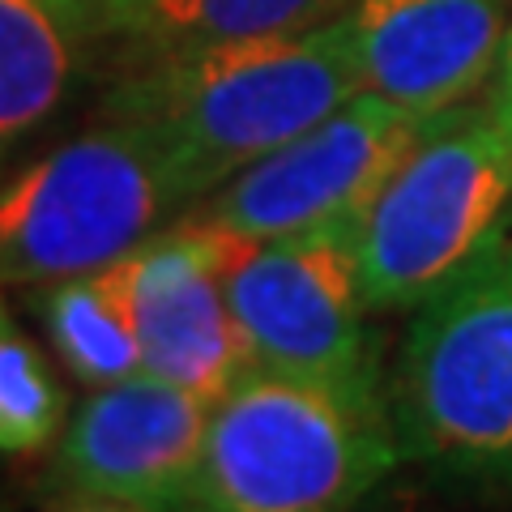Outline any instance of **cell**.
Listing matches in <instances>:
<instances>
[{
  "instance_id": "5b68a950",
  "label": "cell",
  "mask_w": 512,
  "mask_h": 512,
  "mask_svg": "<svg viewBox=\"0 0 512 512\" xmlns=\"http://www.w3.org/2000/svg\"><path fill=\"white\" fill-rule=\"evenodd\" d=\"M512 201V133L483 103L431 116L363 210L372 312L414 308Z\"/></svg>"
},
{
  "instance_id": "52a82bcc",
  "label": "cell",
  "mask_w": 512,
  "mask_h": 512,
  "mask_svg": "<svg viewBox=\"0 0 512 512\" xmlns=\"http://www.w3.org/2000/svg\"><path fill=\"white\" fill-rule=\"evenodd\" d=\"M427 120L376 90H359L333 116L235 171L188 214L248 244L363 214Z\"/></svg>"
},
{
  "instance_id": "277c9868",
  "label": "cell",
  "mask_w": 512,
  "mask_h": 512,
  "mask_svg": "<svg viewBox=\"0 0 512 512\" xmlns=\"http://www.w3.org/2000/svg\"><path fill=\"white\" fill-rule=\"evenodd\" d=\"M197 201L154 124L99 111L0 184V291L107 269Z\"/></svg>"
},
{
  "instance_id": "3957f363",
  "label": "cell",
  "mask_w": 512,
  "mask_h": 512,
  "mask_svg": "<svg viewBox=\"0 0 512 512\" xmlns=\"http://www.w3.org/2000/svg\"><path fill=\"white\" fill-rule=\"evenodd\" d=\"M389 410L402 461L512 487V201L414 303Z\"/></svg>"
},
{
  "instance_id": "6da1fadb",
  "label": "cell",
  "mask_w": 512,
  "mask_h": 512,
  "mask_svg": "<svg viewBox=\"0 0 512 512\" xmlns=\"http://www.w3.org/2000/svg\"><path fill=\"white\" fill-rule=\"evenodd\" d=\"M402 466L384 372L308 376L244 367L214 402L184 508H350Z\"/></svg>"
},
{
  "instance_id": "9c48e42d",
  "label": "cell",
  "mask_w": 512,
  "mask_h": 512,
  "mask_svg": "<svg viewBox=\"0 0 512 512\" xmlns=\"http://www.w3.org/2000/svg\"><path fill=\"white\" fill-rule=\"evenodd\" d=\"M244 248L248 239L184 214L99 269L137 333L141 372L210 402L239 380L248 355L231 316L227 269Z\"/></svg>"
},
{
  "instance_id": "ba28073f",
  "label": "cell",
  "mask_w": 512,
  "mask_h": 512,
  "mask_svg": "<svg viewBox=\"0 0 512 512\" xmlns=\"http://www.w3.org/2000/svg\"><path fill=\"white\" fill-rule=\"evenodd\" d=\"M210 410V397L150 372L103 384L64 423L47 466V495L60 508L94 512L184 508Z\"/></svg>"
},
{
  "instance_id": "4fadbf2b",
  "label": "cell",
  "mask_w": 512,
  "mask_h": 512,
  "mask_svg": "<svg viewBox=\"0 0 512 512\" xmlns=\"http://www.w3.org/2000/svg\"><path fill=\"white\" fill-rule=\"evenodd\" d=\"M26 291H30V312L43 325L56 359L82 384L103 389V384H116L141 372L137 333L99 269L77 278L39 282L26 286Z\"/></svg>"
},
{
  "instance_id": "8fae6325",
  "label": "cell",
  "mask_w": 512,
  "mask_h": 512,
  "mask_svg": "<svg viewBox=\"0 0 512 512\" xmlns=\"http://www.w3.org/2000/svg\"><path fill=\"white\" fill-rule=\"evenodd\" d=\"M107 64L103 0H0V184L60 133Z\"/></svg>"
},
{
  "instance_id": "5bb4252c",
  "label": "cell",
  "mask_w": 512,
  "mask_h": 512,
  "mask_svg": "<svg viewBox=\"0 0 512 512\" xmlns=\"http://www.w3.org/2000/svg\"><path fill=\"white\" fill-rule=\"evenodd\" d=\"M64 397L43 350L13 325L0 291V457H26L64 431Z\"/></svg>"
},
{
  "instance_id": "30bf717a",
  "label": "cell",
  "mask_w": 512,
  "mask_h": 512,
  "mask_svg": "<svg viewBox=\"0 0 512 512\" xmlns=\"http://www.w3.org/2000/svg\"><path fill=\"white\" fill-rule=\"evenodd\" d=\"M508 0H350L363 90L414 116L474 99L500 64Z\"/></svg>"
},
{
  "instance_id": "7c38bea8",
  "label": "cell",
  "mask_w": 512,
  "mask_h": 512,
  "mask_svg": "<svg viewBox=\"0 0 512 512\" xmlns=\"http://www.w3.org/2000/svg\"><path fill=\"white\" fill-rule=\"evenodd\" d=\"M346 9L350 0H103L111 82L205 47L308 30Z\"/></svg>"
},
{
  "instance_id": "9a60e30c",
  "label": "cell",
  "mask_w": 512,
  "mask_h": 512,
  "mask_svg": "<svg viewBox=\"0 0 512 512\" xmlns=\"http://www.w3.org/2000/svg\"><path fill=\"white\" fill-rule=\"evenodd\" d=\"M487 107L512 133V13H508V30H504V47H500V64H495V86L487 94Z\"/></svg>"
},
{
  "instance_id": "8992f818",
  "label": "cell",
  "mask_w": 512,
  "mask_h": 512,
  "mask_svg": "<svg viewBox=\"0 0 512 512\" xmlns=\"http://www.w3.org/2000/svg\"><path fill=\"white\" fill-rule=\"evenodd\" d=\"M248 367L308 376L380 372L367 346L363 214L256 239L227 269Z\"/></svg>"
},
{
  "instance_id": "7a4b0ae2",
  "label": "cell",
  "mask_w": 512,
  "mask_h": 512,
  "mask_svg": "<svg viewBox=\"0 0 512 512\" xmlns=\"http://www.w3.org/2000/svg\"><path fill=\"white\" fill-rule=\"evenodd\" d=\"M363 90L346 13L227 47H205L111 82L99 111L154 124L201 197Z\"/></svg>"
}]
</instances>
